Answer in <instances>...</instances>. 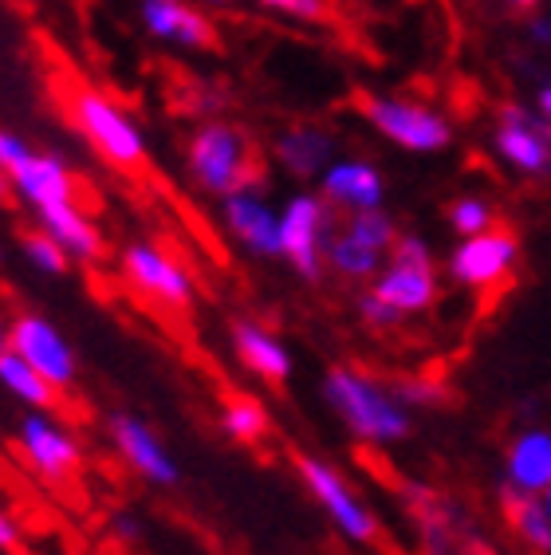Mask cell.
Here are the masks:
<instances>
[{"instance_id":"obj_1","label":"cell","mask_w":551,"mask_h":555,"mask_svg":"<svg viewBox=\"0 0 551 555\" xmlns=\"http://www.w3.org/2000/svg\"><path fill=\"white\" fill-rule=\"evenodd\" d=\"M323 402L367 446H394V441L410 438L413 429L410 406L398 402L390 383H379L359 366H331L323 374Z\"/></svg>"},{"instance_id":"obj_2","label":"cell","mask_w":551,"mask_h":555,"mask_svg":"<svg viewBox=\"0 0 551 555\" xmlns=\"http://www.w3.org/2000/svg\"><path fill=\"white\" fill-rule=\"evenodd\" d=\"M185 162H190L193 182L202 185L205 193H213V197L265 182V162H260L253 134H244L233 122H205V127H197V134L185 146Z\"/></svg>"},{"instance_id":"obj_3","label":"cell","mask_w":551,"mask_h":555,"mask_svg":"<svg viewBox=\"0 0 551 555\" xmlns=\"http://www.w3.org/2000/svg\"><path fill=\"white\" fill-rule=\"evenodd\" d=\"M67 111H72V122L79 127V134L111 166H118V170H142L146 166V139L115 99H106L95 87H75Z\"/></svg>"},{"instance_id":"obj_4","label":"cell","mask_w":551,"mask_h":555,"mask_svg":"<svg viewBox=\"0 0 551 555\" xmlns=\"http://www.w3.org/2000/svg\"><path fill=\"white\" fill-rule=\"evenodd\" d=\"M292 465H296L304 489L316 496L319 508H323V513L331 516V524L339 528L343 540H350V544H359V547L379 544V520H374V513L359 501V492L350 489V481L331 465V461L292 449Z\"/></svg>"},{"instance_id":"obj_5","label":"cell","mask_w":551,"mask_h":555,"mask_svg":"<svg viewBox=\"0 0 551 555\" xmlns=\"http://www.w3.org/2000/svg\"><path fill=\"white\" fill-rule=\"evenodd\" d=\"M335 233V205L323 193H296L280 209V257L304 280L328 272V241Z\"/></svg>"},{"instance_id":"obj_6","label":"cell","mask_w":551,"mask_h":555,"mask_svg":"<svg viewBox=\"0 0 551 555\" xmlns=\"http://www.w3.org/2000/svg\"><path fill=\"white\" fill-rule=\"evenodd\" d=\"M359 111L382 139H390L402 150H413V154H434V150H446L453 142V127L446 118L422 107V103H413V99L359 95Z\"/></svg>"},{"instance_id":"obj_7","label":"cell","mask_w":551,"mask_h":555,"mask_svg":"<svg viewBox=\"0 0 551 555\" xmlns=\"http://www.w3.org/2000/svg\"><path fill=\"white\" fill-rule=\"evenodd\" d=\"M520 260V236L509 224H492L485 233L465 236L449 257V276L465 288H497L512 276V268Z\"/></svg>"},{"instance_id":"obj_8","label":"cell","mask_w":551,"mask_h":555,"mask_svg":"<svg viewBox=\"0 0 551 555\" xmlns=\"http://www.w3.org/2000/svg\"><path fill=\"white\" fill-rule=\"evenodd\" d=\"M9 347L21 359H28L48 383L60 386L64 395L75 386V378H79V359H75L72 343L60 335L55 323H48L36 311H21L9 323Z\"/></svg>"},{"instance_id":"obj_9","label":"cell","mask_w":551,"mask_h":555,"mask_svg":"<svg viewBox=\"0 0 551 555\" xmlns=\"http://www.w3.org/2000/svg\"><path fill=\"white\" fill-rule=\"evenodd\" d=\"M16 438H21V449H24V457H28V465L40 473L43 481L67 485L79 477V469H84V446L75 441L72 429L60 426V422L48 417L43 410L40 414L24 417Z\"/></svg>"},{"instance_id":"obj_10","label":"cell","mask_w":551,"mask_h":555,"mask_svg":"<svg viewBox=\"0 0 551 555\" xmlns=\"http://www.w3.org/2000/svg\"><path fill=\"white\" fill-rule=\"evenodd\" d=\"M106 429H111V441H115L118 457L127 461V469L134 473V477H142V481L154 485V489H178V481H181L178 461L170 457V449L162 446V438L142 422V417L111 414Z\"/></svg>"},{"instance_id":"obj_11","label":"cell","mask_w":551,"mask_h":555,"mask_svg":"<svg viewBox=\"0 0 551 555\" xmlns=\"http://www.w3.org/2000/svg\"><path fill=\"white\" fill-rule=\"evenodd\" d=\"M123 272H127V280L142 296L158 299L166 308L185 311L193 304L190 272H185L170 253H162L158 245H142V241L130 245L127 253H123Z\"/></svg>"},{"instance_id":"obj_12","label":"cell","mask_w":551,"mask_h":555,"mask_svg":"<svg viewBox=\"0 0 551 555\" xmlns=\"http://www.w3.org/2000/svg\"><path fill=\"white\" fill-rule=\"evenodd\" d=\"M497 150L520 173H551V122L520 103H504L497 115Z\"/></svg>"},{"instance_id":"obj_13","label":"cell","mask_w":551,"mask_h":555,"mask_svg":"<svg viewBox=\"0 0 551 555\" xmlns=\"http://www.w3.org/2000/svg\"><path fill=\"white\" fill-rule=\"evenodd\" d=\"M221 217L225 229L236 236V245H244L253 257H280V217L265 202V182L225 193Z\"/></svg>"},{"instance_id":"obj_14","label":"cell","mask_w":551,"mask_h":555,"mask_svg":"<svg viewBox=\"0 0 551 555\" xmlns=\"http://www.w3.org/2000/svg\"><path fill=\"white\" fill-rule=\"evenodd\" d=\"M138 16L150 36L178 48H217V24L190 0H138Z\"/></svg>"},{"instance_id":"obj_15","label":"cell","mask_w":551,"mask_h":555,"mask_svg":"<svg viewBox=\"0 0 551 555\" xmlns=\"http://www.w3.org/2000/svg\"><path fill=\"white\" fill-rule=\"evenodd\" d=\"M319 193L335 209H379L382 205V173L362 158H335L319 173Z\"/></svg>"},{"instance_id":"obj_16","label":"cell","mask_w":551,"mask_h":555,"mask_svg":"<svg viewBox=\"0 0 551 555\" xmlns=\"http://www.w3.org/2000/svg\"><path fill=\"white\" fill-rule=\"evenodd\" d=\"M12 190L24 205L33 209H48V205H64L75 202V178L67 173V166L52 154H28V158L9 173Z\"/></svg>"},{"instance_id":"obj_17","label":"cell","mask_w":551,"mask_h":555,"mask_svg":"<svg viewBox=\"0 0 551 555\" xmlns=\"http://www.w3.org/2000/svg\"><path fill=\"white\" fill-rule=\"evenodd\" d=\"M233 351L244 363V371H253L260 383L280 386L292 378V354H287V347L256 320L233 323Z\"/></svg>"},{"instance_id":"obj_18","label":"cell","mask_w":551,"mask_h":555,"mask_svg":"<svg viewBox=\"0 0 551 555\" xmlns=\"http://www.w3.org/2000/svg\"><path fill=\"white\" fill-rule=\"evenodd\" d=\"M374 296H382L390 308H398L402 315H418V311H430L437 299V276L434 268L422 264H398V260H386L382 272L371 284Z\"/></svg>"},{"instance_id":"obj_19","label":"cell","mask_w":551,"mask_h":555,"mask_svg":"<svg viewBox=\"0 0 551 555\" xmlns=\"http://www.w3.org/2000/svg\"><path fill=\"white\" fill-rule=\"evenodd\" d=\"M504 485L520 492L551 489V429H524L504 453Z\"/></svg>"},{"instance_id":"obj_20","label":"cell","mask_w":551,"mask_h":555,"mask_svg":"<svg viewBox=\"0 0 551 555\" xmlns=\"http://www.w3.org/2000/svg\"><path fill=\"white\" fill-rule=\"evenodd\" d=\"M276 158L292 178H319L335 162V139L316 122H299L276 139Z\"/></svg>"},{"instance_id":"obj_21","label":"cell","mask_w":551,"mask_h":555,"mask_svg":"<svg viewBox=\"0 0 551 555\" xmlns=\"http://www.w3.org/2000/svg\"><path fill=\"white\" fill-rule=\"evenodd\" d=\"M36 221L40 229L60 241L67 248L72 260H99L103 257V233L95 229V221L79 209V202H64V205H48V209H36Z\"/></svg>"},{"instance_id":"obj_22","label":"cell","mask_w":551,"mask_h":555,"mask_svg":"<svg viewBox=\"0 0 551 555\" xmlns=\"http://www.w3.org/2000/svg\"><path fill=\"white\" fill-rule=\"evenodd\" d=\"M500 508H504L509 528L520 535V544L531 547L536 555H551V516L543 508V496L504 485L500 489Z\"/></svg>"},{"instance_id":"obj_23","label":"cell","mask_w":551,"mask_h":555,"mask_svg":"<svg viewBox=\"0 0 551 555\" xmlns=\"http://www.w3.org/2000/svg\"><path fill=\"white\" fill-rule=\"evenodd\" d=\"M0 386H4L12 398L28 402L33 410H55L60 406V395H64L60 386L48 383V378H43L28 359H21V354L12 351V347L0 354Z\"/></svg>"},{"instance_id":"obj_24","label":"cell","mask_w":551,"mask_h":555,"mask_svg":"<svg viewBox=\"0 0 551 555\" xmlns=\"http://www.w3.org/2000/svg\"><path fill=\"white\" fill-rule=\"evenodd\" d=\"M382 264H386V253H379L374 245L359 241V236L347 233V229H335V233H331V241H328V268L335 272V276L362 284V280L379 276Z\"/></svg>"},{"instance_id":"obj_25","label":"cell","mask_w":551,"mask_h":555,"mask_svg":"<svg viewBox=\"0 0 551 555\" xmlns=\"http://www.w3.org/2000/svg\"><path fill=\"white\" fill-rule=\"evenodd\" d=\"M221 429L233 441H241V446H256V441L268 438L272 422H268V410H265V402H260V398H253V395H225V402H221Z\"/></svg>"},{"instance_id":"obj_26","label":"cell","mask_w":551,"mask_h":555,"mask_svg":"<svg viewBox=\"0 0 551 555\" xmlns=\"http://www.w3.org/2000/svg\"><path fill=\"white\" fill-rule=\"evenodd\" d=\"M21 248H24V257H28V264H33L36 272H43V276H67V268H72L67 248L60 245L48 229H28V233L21 236Z\"/></svg>"},{"instance_id":"obj_27","label":"cell","mask_w":551,"mask_h":555,"mask_svg":"<svg viewBox=\"0 0 551 555\" xmlns=\"http://www.w3.org/2000/svg\"><path fill=\"white\" fill-rule=\"evenodd\" d=\"M343 229L355 233L359 241H367V245H374L379 253H390V245L398 241V224H394L390 214H382V205L379 209H355V214H347Z\"/></svg>"},{"instance_id":"obj_28","label":"cell","mask_w":551,"mask_h":555,"mask_svg":"<svg viewBox=\"0 0 551 555\" xmlns=\"http://www.w3.org/2000/svg\"><path fill=\"white\" fill-rule=\"evenodd\" d=\"M390 390L398 395V402L402 406H449L453 402V395H449L446 386L437 383V378H425V374H406V378H394Z\"/></svg>"},{"instance_id":"obj_29","label":"cell","mask_w":551,"mask_h":555,"mask_svg":"<svg viewBox=\"0 0 551 555\" xmlns=\"http://www.w3.org/2000/svg\"><path fill=\"white\" fill-rule=\"evenodd\" d=\"M446 217H449V224H453V233H461V236H477L497 224L492 205L480 202V197H457V202L449 205Z\"/></svg>"},{"instance_id":"obj_30","label":"cell","mask_w":551,"mask_h":555,"mask_svg":"<svg viewBox=\"0 0 551 555\" xmlns=\"http://www.w3.org/2000/svg\"><path fill=\"white\" fill-rule=\"evenodd\" d=\"M359 315H362V323H367V327H374V332H394V327L406 320L402 311L390 308V304H386L382 296H374L371 288L359 296Z\"/></svg>"},{"instance_id":"obj_31","label":"cell","mask_w":551,"mask_h":555,"mask_svg":"<svg viewBox=\"0 0 551 555\" xmlns=\"http://www.w3.org/2000/svg\"><path fill=\"white\" fill-rule=\"evenodd\" d=\"M386 260H398V264H422V268H434V253L425 245L422 236L413 233H398V241L390 245Z\"/></svg>"},{"instance_id":"obj_32","label":"cell","mask_w":551,"mask_h":555,"mask_svg":"<svg viewBox=\"0 0 551 555\" xmlns=\"http://www.w3.org/2000/svg\"><path fill=\"white\" fill-rule=\"evenodd\" d=\"M265 9L292 16V21H323L328 16V0H260Z\"/></svg>"},{"instance_id":"obj_33","label":"cell","mask_w":551,"mask_h":555,"mask_svg":"<svg viewBox=\"0 0 551 555\" xmlns=\"http://www.w3.org/2000/svg\"><path fill=\"white\" fill-rule=\"evenodd\" d=\"M28 154H33V146H28L21 134H12V130L0 127V170L12 173L24 158H28Z\"/></svg>"},{"instance_id":"obj_34","label":"cell","mask_w":551,"mask_h":555,"mask_svg":"<svg viewBox=\"0 0 551 555\" xmlns=\"http://www.w3.org/2000/svg\"><path fill=\"white\" fill-rule=\"evenodd\" d=\"M0 552L4 555H28V547H24V528L12 520L4 508H0Z\"/></svg>"},{"instance_id":"obj_35","label":"cell","mask_w":551,"mask_h":555,"mask_svg":"<svg viewBox=\"0 0 551 555\" xmlns=\"http://www.w3.org/2000/svg\"><path fill=\"white\" fill-rule=\"evenodd\" d=\"M115 532L127 535V540H134V535H138V524L130 520V516H118V520H115Z\"/></svg>"},{"instance_id":"obj_36","label":"cell","mask_w":551,"mask_h":555,"mask_svg":"<svg viewBox=\"0 0 551 555\" xmlns=\"http://www.w3.org/2000/svg\"><path fill=\"white\" fill-rule=\"evenodd\" d=\"M540 115L551 122V83H543V87H540Z\"/></svg>"},{"instance_id":"obj_37","label":"cell","mask_w":551,"mask_h":555,"mask_svg":"<svg viewBox=\"0 0 551 555\" xmlns=\"http://www.w3.org/2000/svg\"><path fill=\"white\" fill-rule=\"evenodd\" d=\"M512 4V12H536L540 9V0H509Z\"/></svg>"},{"instance_id":"obj_38","label":"cell","mask_w":551,"mask_h":555,"mask_svg":"<svg viewBox=\"0 0 551 555\" xmlns=\"http://www.w3.org/2000/svg\"><path fill=\"white\" fill-rule=\"evenodd\" d=\"M9 193H16V190H12V178L4 170H0V205L9 202Z\"/></svg>"},{"instance_id":"obj_39","label":"cell","mask_w":551,"mask_h":555,"mask_svg":"<svg viewBox=\"0 0 551 555\" xmlns=\"http://www.w3.org/2000/svg\"><path fill=\"white\" fill-rule=\"evenodd\" d=\"M9 351V327H4V323H0V354Z\"/></svg>"},{"instance_id":"obj_40","label":"cell","mask_w":551,"mask_h":555,"mask_svg":"<svg viewBox=\"0 0 551 555\" xmlns=\"http://www.w3.org/2000/svg\"><path fill=\"white\" fill-rule=\"evenodd\" d=\"M543 508H548V516H551V489L543 492Z\"/></svg>"}]
</instances>
